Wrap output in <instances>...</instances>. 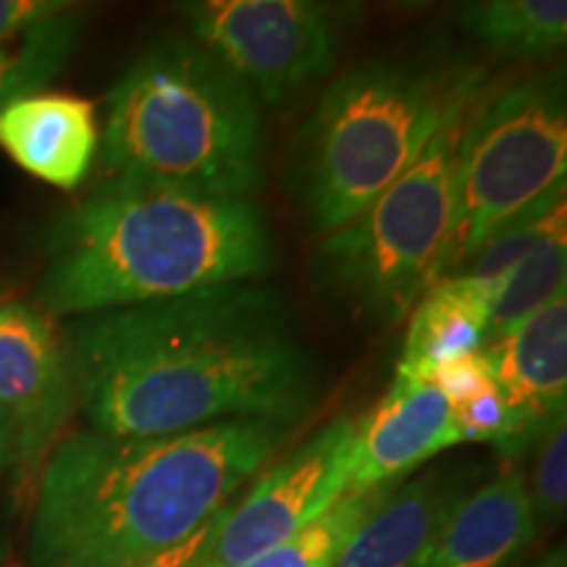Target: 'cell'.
<instances>
[{
	"instance_id": "cell-1",
	"label": "cell",
	"mask_w": 567,
	"mask_h": 567,
	"mask_svg": "<svg viewBox=\"0 0 567 567\" xmlns=\"http://www.w3.org/2000/svg\"><path fill=\"white\" fill-rule=\"evenodd\" d=\"M74 408L111 436H174L226 421L289 425L321 373L274 289L243 281L61 326Z\"/></svg>"
},
{
	"instance_id": "cell-2",
	"label": "cell",
	"mask_w": 567,
	"mask_h": 567,
	"mask_svg": "<svg viewBox=\"0 0 567 567\" xmlns=\"http://www.w3.org/2000/svg\"><path fill=\"white\" fill-rule=\"evenodd\" d=\"M289 425L226 421L174 436L66 431L32 488L27 567H137L208 526Z\"/></svg>"
},
{
	"instance_id": "cell-3",
	"label": "cell",
	"mask_w": 567,
	"mask_h": 567,
	"mask_svg": "<svg viewBox=\"0 0 567 567\" xmlns=\"http://www.w3.org/2000/svg\"><path fill=\"white\" fill-rule=\"evenodd\" d=\"M271 264L252 197L103 179L53 221L32 305L53 321L103 313L255 281Z\"/></svg>"
},
{
	"instance_id": "cell-4",
	"label": "cell",
	"mask_w": 567,
	"mask_h": 567,
	"mask_svg": "<svg viewBox=\"0 0 567 567\" xmlns=\"http://www.w3.org/2000/svg\"><path fill=\"white\" fill-rule=\"evenodd\" d=\"M97 155L105 179L252 197L266 182L264 111L218 55L166 34L111 87Z\"/></svg>"
},
{
	"instance_id": "cell-5",
	"label": "cell",
	"mask_w": 567,
	"mask_h": 567,
	"mask_svg": "<svg viewBox=\"0 0 567 567\" xmlns=\"http://www.w3.org/2000/svg\"><path fill=\"white\" fill-rule=\"evenodd\" d=\"M481 92V71L373 59L331 82L297 134L292 189L318 234L350 224Z\"/></svg>"
},
{
	"instance_id": "cell-6",
	"label": "cell",
	"mask_w": 567,
	"mask_h": 567,
	"mask_svg": "<svg viewBox=\"0 0 567 567\" xmlns=\"http://www.w3.org/2000/svg\"><path fill=\"white\" fill-rule=\"evenodd\" d=\"M473 101L446 118L384 193L318 247V284L360 321L400 323L434 284L450 229L460 134Z\"/></svg>"
},
{
	"instance_id": "cell-7",
	"label": "cell",
	"mask_w": 567,
	"mask_h": 567,
	"mask_svg": "<svg viewBox=\"0 0 567 567\" xmlns=\"http://www.w3.org/2000/svg\"><path fill=\"white\" fill-rule=\"evenodd\" d=\"M567 176L563 69L478 92L460 134L452 216L434 281L460 274L509 218Z\"/></svg>"
},
{
	"instance_id": "cell-8",
	"label": "cell",
	"mask_w": 567,
	"mask_h": 567,
	"mask_svg": "<svg viewBox=\"0 0 567 567\" xmlns=\"http://www.w3.org/2000/svg\"><path fill=\"white\" fill-rule=\"evenodd\" d=\"M193 38L243 76L258 101L281 105L334 69L347 9L313 0L182 3Z\"/></svg>"
},
{
	"instance_id": "cell-9",
	"label": "cell",
	"mask_w": 567,
	"mask_h": 567,
	"mask_svg": "<svg viewBox=\"0 0 567 567\" xmlns=\"http://www.w3.org/2000/svg\"><path fill=\"white\" fill-rule=\"evenodd\" d=\"M358 417H337L313 439L276 460L237 505L213 520L197 567H239L313 526L350 492Z\"/></svg>"
},
{
	"instance_id": "cell-10",
	"label": "cell",
	"mask_w": 567,
	"mask_h": 567,
	"mask_svg": "<svg viewBox=\"0 0 567 567\" xmlns=\"http://www.w3.org/2000/svg\"><path fill=\"white\" fill-rule=\"evenodd\" d=\"M74 413L61 326L27 302L0 305V455L13 492H32Z\"/></svg>"
},
{
	"instance_id": "cell-11",
	"label": "cell",
	"mask_w": 567,
	"mask_h": 567,
	"mask_svg": "<svg viewBox=\"0 0 567 567\" xmlns=\"http://www.w3.org/2000/svg\"><path fill=\"white\" fill-rule=\"evenodd\" d=\"M509 415L505 455H523L544 425L567 415V295L484 344Z\"/></svg>"
},
{
	"instance_id": "cell-12",
	"label": "cell",
	"mask_w": 567,
	"mask_h": 567,
	"mask_svg": "<svg viewBox=\"0 0 567 567\" xmlns=\"http://www.w3.org/2000/svg\"><path fill=\"white\" fill-rule=\"evenodd\" d=\"M460 442L452 405L423 379L394 375L381 402L358 421L350 460V492L392 486Z\"/></svg>"
},
{
	"instance_id": "cell-13",
	"label": "cell",
	"mask_w": 567,
	"mask_h": 567,
	"mask_svg": "<svg viewBox=\"0 0 567 567\" xmlns=\"http://www.w3.org/2000/svg\"><path fill=\"white\" fill-rule=\"evenodd\" d=\"M0 151L34 179L74 193L101 151L95 105L66 92H32L0 111Z\"/></svg>"
},
{
	"instance_id": "cell-14",
	"label": "cell",
	"mask_w": 567,
	"mask_h": 567,
	"mask_svg": "<svg viewBox=\"0 0 567 567\" xmlns=\"http://www.w3.org/2000/svg\"><path fill=\"white\" fill-rule=\"evenodd\" d=\"M538 534L526 478L505 467L463 494L425 551L421 567H509Z\"/></svg>"
},
{
	"instance_id": "cell-15",
	"label": "cell",
	"mask_w": 567,
	"mask_h": 567,
	"mask_svg": "<svg viewBox=\"0 0 567 567\" xmlns=\"http://www.w3.org/2000/svg\"><path fill=\"white\" fill-rule=\"evenodd\" d=\"M460 492L463 484L439 471L394 484L347 538L334 567H421Z\"/></svg>"
},
{
	"instance_id": "cell-16",
	"label": "cell",
	"mask_w": 567,
	"mask_h": 567,
	"mask_svg": "<svg viewBox=\"0 0 567 567\" xmlns=\"http://www.w3.org/2000/svg\"><path fill=\"white\" fill-rule=\"evenodd\" d=\"M505 281L452 274L431 284L410 310V329L394 375L423 379L450 360L484 350L488 321Z\"/></svg>"
},
{
	"instance_id": "cell-17",
	"label": "cell",
	"mask_w": 567,
	"mask_h": 567,
	"mask_svg": "<svg viewBox=\"0 0 567 567\" xmlns=\"http://www.w3.org/2000/svg\"><path fill=\"white\" fill-rule=\"evenodd\" d=\"M460 27L492 53L538 59L567 40L565 0H478L460 11Z\"/></svg>"
},
{
	"instance_id": "cell-18",
	"label": "cell",
	"mask_w": 567,
	"mask_h": 567,
	"mask_svg": "<svg viewBox=\"0 0 567 567\" xmlns=\"http://www.w3.org/2000/svg\"><path fill=\"white\" fill-rule=\"evenodd\" d=\"M84 13L76 6L0 42V111L19 97L40 92L66 66L82 40Z\"/></svg>"
},
{
	"instance_id": "cell-19",
	"label": "cell",
	"mask_w": 567,
	"mask_h": 567,
	"mask_svg": "<svg viewBox=\"0 0 567 567\" xmlns=\"http://www.w3.org/2000/svg\"><path fill=\"white\" fill-rule=\"evenodd\" d=\"M567 234V200L565 184L549 189L547 195L530 203L526 210L492 234V239L467 260L460 274L476 276L484 281H505L509 271L523 264L530 252L544 247L551 239Z\"/></svg>"
},
{
	"instance_id": "cell-20",
	"label": "cell",
	"mask_w": 567,
	"mask_h": 567,
	"mask_svg": "<svg viewBox=\"0 0 567 567\" xmlns=\"http://www.w3.org/2000/svg\"><path fill=\"white\" fill-rule=\"evenodd\" d=\"M394 486V484H392ZM392 486L373 488V492H347L334 507L313 526L266 549L264 555L247 559L239 567H334L339 551L363 517L379 505V499Z\"/></svg>"
},
{
	"instance_id": "cell-21",
	"label": "cell",
	"mask_w": 567,
	"mask_h": 567,
	"mask_svg": "<svg viewBox=\"0 0 567 567\" xmlns=\"http://www.w3.org/2000/svg\"><path fill=\"white\" fill-rule=\"evenodd\" d=\"M563 295H567V234L538 247L509 271L488 321L486 342L513 331L517 323Z\"/></svg>"
},
{
	"instance_id": "cell-22",
	"label": "cell",
	"mask_w": 567,
	"mask_h": 567,
	"mask_svg": "<svg viewBox=\"0 0 567 567\" xmlns=\"http://www.w3.org/2000/svg\"><path fill=\"white\" fill-rule=\"evenodd\" d=\"M567 415L538 431L528 450H534L530 473L526 478L534 517L542 526H555L565 517L567 505Z\"/></svg>"
},
{
	"instance_id": "cell-23",
	"label": "cell",
	"mask_w": 567,
	"mask_h": 567,
	"mask_svg": "<svg viewBox=\"0 0 567 567\" xmlns=\"http://www.w3.org/2000/svg\"><path fill=\"white\" fill-rule=\"evenodd\" d=\"M455 413V423L460 431V442H484L494 446H505L509 434V415L502 394L492 381L486 389H481L478 394H473L471 400H465L463 405L452 408Z\"/></svg>"
},
{
	"instance_id": "cell-24",
	"label": "cell",
	"mask_w": 567,
	"mask_h": 567,
	"mask_svg": "<svg viewBox=\"0 0 567 567\" xmlns=\"http://www.w3.org/2000/svg\"><path fill=\"white\" fill-rule=\"evenodd\" d=\"M429 381L444 394V400L450 402L452 408H457L463 405L465 400H471L473 394H478L481 389H486L494 379L492 371H488L484 352H473L439 365L436 371L429 375Z\"/></svg>"
},
{
	"instance_id": "cell-25",
	"label": "cell",
	"mask_w": 567,
	"mask_h": 567,
	"mask_svg": "<svg viewBox=\"0 0 567 567\" xmlns=\"http://www.w3.org/2000/svg\"><path fill=\"white\" fill-rule=\"evenodd\" d=\"M71 6L74 3H69V0H0V42L59 17Z\"/></svg>"
},
{
	"instance_id": "cell-26",
	"label": "cell",
	"mask_w": 567,
	"mask_h": 567,
	"mask_svg": "<svg viewBox=\"0 0 567 567\" xmlns=\"http://www.w3.org/2000/svg\"><path fill=\"white\" fill-rule=\"evenodd\" d=\"M213 520H216V517H213ZM213 520L205 528L197 530L195 536H189L187 542H182L179 547L163 551V555L147 559V563H142L137 567H197V559H200V551L205 547V542H208Z\"/></svg>"
},
{
	"instance_id": "cell-27",
	"label": "cell",
	"mask_w": 567,
	"mask_h": 567,
	"mask_svg": "<svg viewBox=\"0 0 567 567\" xmlns=\"http://www.w3.org/2000/svg\"><path fill=\"white\" fill-rule=\"evenodd\" d=\"M530 567H565V551L563 549L549 551L547 557H542L536 565H530Z\"/></svg>"
},
{
	"instance_id": "cell-28",
	"label": "cell",
	"mask_w": 567,
	"mask_h": 567,
	"mask_svg": "<svg viewBox=\"0 0 567 567\" xmlns=\"http://www.w3.org/2000/svg\"><path fill=\"white\" fill-rule=\"evenodd\" d=\"M0 478H9V467H6L3 457H0ZM11 481V478H9ZM0 559H3V544H0Z\"/></svg>"
},
{
	"instance_id": "cell-29",
	"label": "cell",
	"mask_w": 567,
	"mask_h": 567,
	"mask_svg": "<svg viewBox=\"0 0 567 567\" xmlns=\"http://www.w3.org/2000/svg\"><path fill=\"white\" fill-rule=\"evenodd\" d=\"M6 302V297H3V292H0V305H3Z\"/></svg>"
}]
</instances>
